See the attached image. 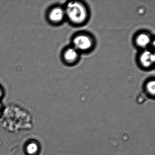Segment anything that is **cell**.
Segmentation results:
<instances>
[{"label":"cell","mask_w":155,"mask_h":155,"mask_svg":"<svg viewBox=\"0 0 155 155\" xmlns=\"http://www.w3.org/2000/svg\"><path fill=\"white\" fill-rule=\"evenodd\" d=\"M66 18L75 25L84 24L87 21L89 12L87 7L81 1H69L64 7Z\"/></svg>","instance_id":"cell-1"},{"label":"cell","mask_w":155,"mask_h":155,"mask_svg":"<svg viewBox=\"0 0 155 155\" xmlns=\"http://www.w3.org/2000/svg\"><path fill=\"white\" fill-rule=\"evenodd\" d=\"M72 46L79 52H87L94 48L95 42L91 35L86 32L77 33L73 38Z\"/></svg>","instance_id":"cell-2"},{"label":"cell","mask_w":155,"mask_h":155,"mask_svg":"<svg viewBox=\"0 0 155 155\" xmlns=\"http://www.w3.org/2000/svg\"><path fill=\"white\" fill-rule=\"evenodd\" d=\"M47 18L49 22L54 25L61 24L66 18L64 7L57 5L51 7L47 14Z\"/></svg>","instance_id":"cell-3"},{"label":"cell","mask_w":155,"mask_h":155,"mask_svg":"<svg viewBox=\"0 0 155 155\" xmlns=\"http://www.w3.org/2000/svg\"><path fill=\"white\" fill-rule=\"evenodd\" d=\"M138 61L142 67L149 69L154 65L155 54L154 51L148 49L143 50L138 58Z\"/></svg>","instance_id":"cell-4"},{"label":"cell","mask_w":155,"mask_h":155,"mask_svg":"<svg viewBox=\"0 0 155 155\" xmlns=\"http://www.w3.org/2000/svg\"><path fill=\"white\" fill-rule=\"evenodd\" d=\"M62 57L65 63L73 65L76 63L80 59V53L72 46H69L64 50Z\"/></svg>","instance_id":"cell-5"},{"label":"cell","mask_w":155,"mask_h":155,"mask_svg":"<svg viewBox=\"0 0 155 155\" xmlns=\"http://www.w3.org/2000/svg\"><path fill=\"white\" fill-rule=\"evenodd\" d=\"M152 38L151 35L148 32L141 31L135 36L134 43L138 48L142 49H147L151 44Z\"/></svg>","instance_id":"cell-6"},{"label":"cell","mask_w":155,"mask_h":155,"mask_svg":"<svg viewBox=\"0 0 155 155\" xmlns=\"http://www.w3.org/2000/svg\"><path fill=\"white\" fill-rule=\"evenodd\" d=\"M155 82L154 79H151L147 81L145 86V89L143 93L144 97H146L148 98L150 97L152 99V97H154L155 93Z\"/></svg>","instance_id":"cell-7"},{"label":"cell","mask_w":155,"mask_h":155,"mask_svg":"<svg viewBox=\"0 0 155 155\" xmlns=\"http://www.w3.org/2000/svg\"><path fill=\"white\" fill-rule=\"evenodd\" d=\"M38 147L37 145L35 143H31L28 145L26 149L27 154L29 155H34L37 153Z\"/></svg>","instance_id":"cell-8"},{"label":"cell","mask_w":155,"mask_h":155,"mask_svg":"<svg viewBox=\"0 0 155 155\" xmlns=\"http://www.w3.org/2000/svg\"><path fill=\"white\" fill-rule=\"evenodd\" d=\"M2 94V91L1 87L0 86V97L1 96Z\"/></svg>","instance_id":"cell-9"},{"label":"cell","mask_w":155,"mask_h":155,"mask_svg":"<svg viewBox=\"0 0 155 155\" xmlns=\"http://www.w3.org/2000/svg\"><path fill=\"white\" fill-rule=\"evenodd\" d=\"M1 106H0V112H1Z\"/></svg>","instance_id":"cell-10"}]
</instances>
